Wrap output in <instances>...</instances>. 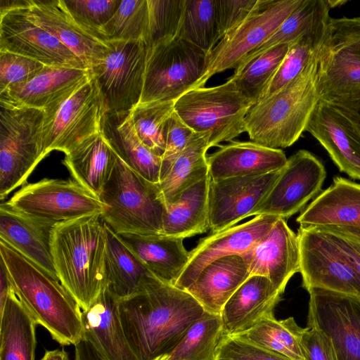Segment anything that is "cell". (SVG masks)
Wrapping results in <instances>:
<instances>
[{"label": "cell", "mask_w": 360, "mask_h": 360, "mask_svg": "<svg viewBox=\"0 0 360 360\" xmlns=\"http://www.w3.org/2000/svg\"><path fill=\"white\" fill-rule=\"evenodd\" d=\"M205 312L187 291L158 278L119 300L124 332L138 360H156L170 352Z\"/></svg>", "instance_id": "6da1fadb"}, {"label": "cell", "mask_w": 360, "mask_h": 360, "mask_svg": "<svg viewBox=\"0 0 360 360\" xmlns=\"http://www.w3.org/2000/svg\"><path fill=\"white\" fill-rule=\"evenodd\" d=\"M107 233L101 214L54 225L51 252L57 277L86 310L108 285L105 272Z\"/></svg>", "instance_id": "7a4b0ae2"}, {"label": "cell", "mask_w": 360, "mask_h": 360, "mask_svg": "<svg viewBox=\"0 0 360 360\" xmlns=\"http://www.w3.org/2000/svg\"><path fill=\"white\" fill-rule=\"evenodd\" d=\"M328 52L327 36L316 58L297 77L250 108L245 122L252 141L281 149L298 140L321 98L320 79Z\"/></svg>", "instance_id": "3957f363"}, {"label": "cell", "mask_w": 360, "mask_h": 360, "mask_svg": "<svg viewBox=\"0 0 360 360\" xmlns=\"http://www.w3.org/2000/svg\"><path fill=\"white\" fill-rule=\"evenodd\" d=\"M0 258L19 300L61 345L83 338L82 309L60 281L0 240Z\"/></svg>", "instance_id": "277c9868"}, {"label": "cell", "mask_w": 360, "mask_h": 360, "mask_svg": "<svg viewBox=\"0 0 360 360\" xmlns=\"http://www.w3.org/2000/svg\"><path fill=\"white\" fill-rule=\"evenodd\" d=\"M99 198L102 219L116 233L162 234L166 204L158 184L144 179L119 157Z\"/></svg>", "instance_id": "5b68a950"}, {"label": "cell", "mask_w": 360, "mask_h": 360, "mask_svg": "<svg viewBox=\"0 0 360 360\" xmlns=\"http://www.w3.org/2000/svg\"><path fill=\"white\" fill-rule=\"evenodd\" d=\"M252 105L229 78L218 86L187 91L175 101L174 111L194 132L208 133L211 148L245 132V118Z\"/></svg>", "instance_id": "8992f818"}, {"label": "cell", "mask_w": 360, "mask_h": 360, "mask_svg": "<svg viewBox=\"0 0 360 360\" xmlns=\"http://www.w3.org/2000/svg\"><path fill=\"white\" fill-rule=\"evenodd\" d=\"M0 200L26 184L44 158L41 135L44 111L0 104Z\"/></svg>", "instance_id": "52a82bcc"}, {"label": "cell", "mask_w": 360, "mask_h": 360, "mask_svg": "<svg viewBox=\"0 0 360 360\" xmlns=\"http://www.w3.org/2000/svg\"><path fill=\"white\" fill-rule=\"evenodd\" d=\"M207 56L179 37L148 47L140 103L175 101L193 89L205 72Z\"/></svg>", "instance_id": "ba28073f"}, {"label": "cell", "mask_w": 360, "mask_h": 360, "mask_svg": "<svg viewBox=\"0 0 360 360\" xmlns=\"http://www.w3.org/2000/svg\"><path fill=\"white\" fill-rule=\"evenodd\" d=\"M44 111L43 158L53 150L65 154L85 139L103 131L108 113L93 74L65 101Z\"/></svg>", "instance_id": "9c48e42d"}, {"label": "cell", "mask_w": 360, "mask_h": 360, "mask_svg": "<svg viewBox=\"0 0 360 360\" xmlns=\"http://www.w3.org/2000/svg\"><path fill=\"white\" fill-rule=\"evenodd\" d=\"M6 202L26 216L53 224L103 211L99 197L73 179H43L25 184Z\"/></svg>", "instance_id": "30bf717a"}, {"label": "cell", "mask_w": 360, "mask_h": 360, "mask_svg": "<svg viewBox=\"0 0 360 360\" xmlns=\"http://www.w3.org/2000/svg\"><path fill=\"white\" fill-rule=\"evenodd\" d=\"M103 60L91 70L108 113L131 111L141 101L148 46L144 41L108 40Z\"/></svg>", "instance_id": "8fae6325"}, {"label": "cell", "mask_w": 360, "mask_h": 360, "mask_svg": "<svg viewBox=\"0 0 360 360\" xmlns=\"http://www.w3.org/2000/svg\"><path fill=\"white\" fill-rule=\"evenodd\" d=\"M0 51L30 58L46 66L89 69L63 43L30 19L24 0H0Z\"/></svg>", "instance_id": "7c38bea8"}, {"label": "cell", "mask_w": 360, "mask_h": 360, "mask_svg": "<svg viewBox=\"0 0 360 360\" xmlns=\"http://www.w3.org/2000/svg\"><path fill=\"white\" fill-rule=\"evenodd\" d=\"M297 234L303 288L360 297V276L324 231L300 226Z\"/></svg>", "instance_id": "4fadbf2b"}, {"label": "cell", "mask_w": 360, "mask_h": 360, "mask_svg": "<svg viewBox=\"0 0 360 360\" xmlns=\"http://www.w3.org/2000/svg\"><path fill=\"white\" fill-rule=\"evenodd\" d=\"M304 0H273L272 3L224 36L207 53L205 72L194 89L203 87L213 75L236 69L262 45Z\"/></svg>", "instance_id": "5bb4252c"}, {"label": "cell", "mask_w": 360, "mask_h": 360, "mask_svg": "<svg viewBox=\"0 0 360 360\" xmlns=\"http://www.w3.org/2000/svg\"><path fill=\"white\" fill-rule=\"evenodd\" d=\"M326 177L324 165L317 157L308 150H298L287 159L277 180L251 216L287 220L319 195Z\"/></svg>", "instance_id": "9a60e30c"}, {"label": "cell", "mask_w": 360, "mask_h": 360, "mask_svg": "<svg viewBox=\"0 0 360 360\" xmlns=\"http://www.w3.org/2000/svg\"><path fill=\"white\" fill-rule=\"evenodd\" d=\"M307 326L329 341L336 360H360V297L313 288Z\"/></svg>", "instance_id": "2e32d148"}, {"label": "cell", "mask_w": 360, "mask_h": 360, "mask_svg": "<svg viewBox=\"0 0 360 360\" xmlns=\"http://www.w3.org/2000/svg\"><path fill=\"white\" fill-rule=\"evenodd\" d=\"M276 172L220 180L210 179L208 192L209 229L212 233L235 226L251 216L278 177Z\"/></svg>", "instance_id": "e0dca14e"}, {"label": "cell", "mask_w": 360, "mask_h": 360, "mask_svg": "<svg viewBox=\"0 0 360 360\" xmlns=\"http://www.w3.org/2000/svg\"><path fill=\"white\" fill-rule=\"evenodd\" d=\"M305 131L323 146L340 172L360 180V129L343 108L320 98Z\"/></svg>", "instance_id": "ac0fdd59"}, {"label": "cell", "mask_w": 360, "mask_h": 360, "mask_svg": "<svg viewBox=\"0 0 360 360\" xmlns=\"http://www.w3.org/2000/svg\"><path fill=\"white\" fill-rule=\"evenodd\" d=\"M278 219L269 215L255 216L202 238L190 252L188 262L174 285L186 290L207 264L223 257L245 253L269 232Z\"/></svg>", "instance_id": "d6986e66"}, {"label": "cell", "mask_w": 360, "mask_h": 360, "mask_svg": "<svg viewBox=\"0 0 360 360\" xmlns=\"http://www.w3.org/2000/svg\"><path fill=\"white\" fill-rule=\"evenodd\" d=\"M31 20L47 31L91 70L105 58L108 41L82 27L72 17L64 0H24Z\"/></svg>", "instance_id": "ffe728a7"}, {"label": "cell", "mask_w": 360, "mask_h": 360, "mask_svg": "<svg viewBox=\"0 0 360 360\" xmlns=\"http://www.w3.org/2000/svg\"><path fill=\"white\" fill-rule=\"evenodd\" d=\"M241 256L250 276L266 277L281 293L292 276L300 272L298 236L282 218H278L269 232Z\"/></svg>", "instance_id": "44dd1931"}, {"label": "cell", "mask_w": 360, "mask_h": 360, "mask_svg": "<svg viewBox=\"0 0 360 360\" xmlns=\"http://www.w3.org/2000/svg\"><path fill=\"white\" fill-rule=\"evenodd\" d=\"M89 69L46 66L31 80L0 93V104L49 110L69 98L91 77Z\"/></svg>", "instance_id": "7402d4cb"}, {"label": "cell", "mask_w": 360, "mask_h": 360, "mask_svg": "<svg viewBox=\"0 0 360 360\" xmlns=\"http://www.w3.org/2000/svg\"><path fill=\"white\" fill-rule=\"evenodd\" d=\"M283 293L266 277L251 275L236 290L221 312L224 335H240L273 317Z\"/></svg>", "instance_id": "603a6c76"}, {"label": "cell", "mask_w": 360, "mask_h": 360, "mask_svg": "<svg viewBox=\"0 0 360 360\" xmlns=\"http://www.w3.org/2000/svg\"><path fill=\"white\" fill-rule=\"evenodd\" d=\"M119 300L107 285L91 305L82 311L83 338L91 342L108 360H138L124 332Z\"/></svg>", "instance_id": "cb8c5ba5"}, {"label": "cell", "mask_w": 360, "mask_h": 360, "mask_svg": "<svg viewBox=\"0 0 360 360\" xmlns=\"http://www.w3.org/2000/svg\"><path fill=\"white\" fill-rule=\"evenodd\" d=\"M54 225L26 216L6 202L0 205V240L58 278L51 252Z\"/></svg>", "instance_id": "d4e9b609"}, {"label": "cell", "mask_w": 360, "mask_h": 360, "mask_svg": "<svg viewBox=\"0 0 360 360\" xmlns=\"http://www.w3.org/2000/svg\"><path fill=\"white\" fill-rule=\"evenodd\" d=\"M281 149L253 141H231L207 157L212 180L264 174L281 169L287 162Z\"/></svg>", "instance_id": "484cf974"}, {"label": "cell", "mask_w": 360, "mask_h": 360, "mask_svg": "<svg viewBox=\"0 0 360 360\" xmlns=\"http://www.w3.org/2000/svg\"><path fill=\"white\" fill-rule=\"evenodd\" d=\"M300 226L360 228V184L338 176L300 212Z\"/></svg>", "instance_id": "4316f807"}, {"label": "cell", "mask_w": 360, "mask_h": 360, "mask_svg": "<svg viewBox=\"0 0 360 360\" xmlns=\"http://www.w3.org/2000/svg\"><path fill=\"white\" fill-rule=\"evenodd\" d=\"M250 276L241 255L226 256L207 264L186 291L205 311L221 314L226 302Z\"/></svg>", "instance_id": "83f0119b"}, {"label": "cell", "mask_w": 360, "mask_h": 360, "mask_svg": "<svg viewBox=\"0 0 360 360\" xmlns=\"http://www.w3.org/2000/svg\"><path fill=\"white\" fill-rule=\"evenodd\" d=\"M117 158L103 130L70 149L65 154L63 163L73 180L99 197L113 173Z\"/></svg>", "instance_id": "f1b7e54d"}, {"label": "cell", "mask_w": 360, "mask_h": 360, "mask_svg": "<svg viewBox=\"0 0 360 360\" xmlns=\"http://www.w3.org/2000/svg\"><path fill=\"white\" fill-rule=\"evenodd\" d=\"M147 269L164 283L174 285L190 256L184 239L161 235L118 234Z\"/></svg>", "instance_id": "f546056e"}, {"label": "cell", "mask_w": 360, "mask_h": 360, "mask_svg": "<svg viewBox=\"0 0 360 360\" xmlns=\"http://www.w3.org/2000/svg\"><path fill=\"white\" fill-rule=\"evenodd\" d=\"M103 131L118 157L127 165L146 180L160 183L162 158L139 139L131 111L107 113Z\"/></svg>", "instance_id": "4dcf8cb0"}, {"label": "cell", "mask_w": 360, "mask_h": 360, "mask_svg": "<svg viewBox=\"0 0 360 360\" xmlns=\"http://www.w3.org/2000/svg\"><path fill=\"white\" fill-rule=\"evenodd\" d=\"M105 226L107 233L105 272L108 285L120 299H125L142 291L158 278L117 233L105 223Z\"/></svg>", "instance_id": "1f68e13d"}, {"label": "cell", "mask_w": 360, "mask_h": 360, "mask_svg": "<svg viewBox=\"0 0 360 360\" xmlns=\"http://www.w3.org/2000/svg\"><path fill=\"white\" fill-rule=\"evenodd\" d=\"M208 174L184 190L178 199L166 205L162 234L186 238L204 233L209 229Z\"/></svg>", "instance_id": "d6a6232c"}, {"label": "cell", "mask_w": 360, "mask_h": 360, "mask_svg": "<svg viewBox=\"0 0 360 360\" xmlns=\"http://www.w3.org/2000/svg\"><path fill=\"white\" fill-rule=\"evenodd\" d=\"M37 325L11 286L0 314V360H35Z\"/></svg>", "instance_id": "836d02e7"}, {"label": "cell", "mask_w": 360, "mask_h": 360, "mask_svg": "<svg viewBox=\"0 0 360 360\" xmlns=\"http://www.w3.org/2000/svg\"><path fill=\"white\" fill-rule=\"evenodd\" d=\"M208 133L195 132L185 149L158 184L165 204L175 202L187 188L209 174Z\"/></svg>", "instance_id": "e575fe53"}, {"label": "cell", "mask_w": 360, "mask_h": 360, "mask_svg": "<svg viewBox=\"0 0 360 360\" xmlns=\"http://www.w3.org/2000/svg\"><path fill=\"white\" fill-rule=\"evenodd\" d=\"M320 94L321 98L336 105L360 94V52L333 50L329 45L320 79Z\"/></svg>", "instance_id": "d590c367"}, {"label": "cell", "mask_w": 360, "mask_h": 360, "mask_svg": "<svg viewBox=\"0 0 360 360\" xmlns=\"http://www.w3.org/2000/svg\"><path fill=\"white\" fill-rule=\"evenodd\" d=\"M330 18L315 25L291 44L261 99L293 80L316 58L326 43Z\"/></svg>", "instance_id": "8d00e7d4"}, {"label": "cell", "mask_w": 360, "mask_h": 360, "mask_svg": "<svg viewBox=\"0 0 360 360\" xmlns=\"http://www.w3.org/2000/svg\"><path fill=\"white\" fill-rule=\"evenodd\" d=\"M224 337L221 315L205 311L170 352L156 360H216Z\"/></svg>", "instance_id": "74e56055"}, {"label": "cell", "mask_w": 360, "mask_h": 360, "mask_svg": "<svg viewBox=\"0 0 360 360\" xmlns=\"http://www.w3.org/2000/svg\"><path fill=\"white\" fill-rule=\"evenodd\" d=\"M292 43L277 45L239 64L229 77L253 105L262 98Z\"/></svg>", "instance_id": "f35d334b"}, {"label": "cell", "mask_w": 360, "mask_h": 360, "mask_svg": "<svg viewBox=\"0 0 360 360\" xmlns=\"http://www.w3.org/2000/svg\"><path fill=\"white\" fill-rule=\"evenodd\" d=\"M303 330L293 317L278 321L273 316L262 320L248 331L237 336L292 360H304L301 346Z\"/></svg>", "instance_id": "ab89813d"}, {"label": "cell", "mask_w": 360, "mask_h": 360, "mask_svg": "<svg viewBox=\"0 0 360 360\" xmlns=\"http://www.w3.org/2000/svg\"><path fill=\"white\" fill-rule=\"evenodd\" d=\"M327 0H304L262 45L239 64L253 58L271 48L292 43L321 20L329 18Z\"/></svg>", "instance_id": "60d3db41"}, {"label": "cell", "mask_w": 360, "mask_h": 360, "mask_svg": "<svg viewBox=\"0 0 360 360\" xmlns=\"http://www.w3.org/2000/svg\"><path fill=\"white\" fill-rule=\"evenodd\" d=\"M178 37L208 53L220 41L215 0H186Z\"/></svg>", "instance_id": "b9f144b4"}, {"label": "cell", "mask_w": 360, "mask_h": 360, "mask_svg": "<svg viewBox=\"0 0 360 360\" xmlns=\"http://www.w3.org/2000/svg\"><path fill=\"white\" fill-rule=\"evenodd\" d=\"M174 101L139 103L131 110L138 136L151 151L161 158L165 150L167 124L174 112Z\"/></svg>", "instance_id": "7bdbcfd3"}, {"label": "cell", "mask_w": 360, "mask_h": 360, "mask_svg": "<svg viewBox=\"0 0 360 360\" xmlns=\"http://www.w3.org/2000/svg\"><path fill=\"white\" fill-rule=\"evenodd\" d=\"M148 27V1L121 0L112 18L103 27L102 37L106 41L142 40L146 42Z\"/></svg>", "instance_id": "ee69618b"}, {"label": "cell", "mask_w": 360, "mask_h": 360, "mask_svg": "<svg viewBox=\"0 0 360 360\" xmlns=\"http://www.w3.org/2000/svg\"><path fill=\"white\" fill-rule=\"evenodd\" d=\"M148 47L178 37L186 0H147Z\"/></svg>", "instance_id": "f6af8a7d"}, {"label": "cell", "mask_w": 360, "mask_h": 360, "mask_svg": "<svg viewBox=\"0 0 360 360\" xmlns=\"http://www.w3.org/2000/svg\"><path fill=\"white\" fill-rule=\"evenodd\" d=\"M121 0H64L77 22L102 39V30L112 18Z\"/></svg>", "instance_id": "bcb514c9"}, {"label": "cell", "mask_w": 360, "mask_h": 360, "mask_svg": "<svg viewBox=\"0 0 360 360\" xmlns=\"http://www.w3.org/2000/svg\"><path fill=\"white\" fill-rule=\"evenodd\" d=\"M273 0H215L220 40L248 19L258 13Z\"/></svg>", "instance_id": "7dc6e473"}, {"label": "cell", "mask_w": 360, "mask_h": 360, "mask_svg": "<svg viewBox=\"0 0 360 360\" xmlns=\"http://www.w3.org/2000/svg\"><path fill=\"white\" fill-rule=\"evenodd\" d=\"M45 67L30 58L0 51V93L31 80Z\"/></svg>", "instance_id": "c3c4849f"}, {"label": "cell", "mask_w": 360, "mask_h": 360, "mask_svg": "<svg viewBox=\"0 0 360 360\" xmlns=\"http://www.w3.org/2000/svg\"><path fill=\"white\" fill-rule=\"evenodd\" d=\"M216 360H292L240 336L224 335Z\"/></svg>", "instance_id": "681fc988"}, {"label": "cell", "mask_w": 360, "mask_h": 360, "mask_svg": "<svg viewBox=\"0 0 360 360\" xmlns=\"http://www.w3.org/2000/svg\"><path fill=\"white\" fill-rule=\"evenodd\" d=\"M194 133L174 111L167 124L165 150L162 157L160 180L185 149Z\"/></svg>", "instance_id": "f907efd6"}, {"label": "cell", "mask_w": 360, "mask_h": 360, "mask_svg": "<svg viewBox=\"0 0 360 360\" xmlns=\"http://www.w3.org/2000/svg\"><path fill=\"white\" fill-rule=\"evenodd\" d=\"M328 41L333 50L347 49L360 52V16L330 18Z\"/></svg>", "instance_id": "816d5d0a"}, {"label": "cell", "mask_w": 360, "mask_h": 360, "mask_svg": "<svg viewBox=\"0 0 360 360\" xmlns=\"http://www.w3.org/2000/svg\"><path fill=\"white\" fill-rule=\"evenodd\" d=\"M301 346L304 360H336L329 341L315 328H304Z\"/></svg>", "instance_id": "f5cc1de1"}, {"label": "cell", "mask_w": 360, "mask_h": 360, "mask_svg": "<svg viewBox=\"0 0 360 360\" xmlns=\"http://www.w3.org/2000/svg\"><path fill=\"white\" fill-rule=\"evenodd\" d=\"M316 227L324 231L337 245L360 276V242L325 227Z\"/></svg>", "instance_id": "db71d44e"}, {"label": "cell", "mask_w": 360, "mask_h": 360, "mask_svg": "<svg viewBox=\"0 0 360 360\" xmlns=\"http://www.w3.org/2000/svg\"><path fill=\"white\" fill-rule=\"evenodd\" d=\"M75 360H108L91 342L82 338L75 345Z\"/></svg>", "instance_id": "11a10c76"}, {"label": "cell", "mask_w": 360, "mask_h": 360, "mask_svg": "<svg viewBox=\"0 0 360 360\" xmlns=\"http://www.w3.org/2000/svg\"><path fill=\"white\" fill-rule=\"evenodd\" d=\"M11 290V285L8 274L4 264L0 261V314L4 310Z\"/></svg>", "instance_id": "9f6ffc18"}, {"label": "cell", "mask_w": 360, "mask_h": 360, "mask_svg": "<svg viewBox=\"0 0 360 360\" xmlns=\"http://www.w3.org/2000/svg\"><path fill=\"white\" fill-rule=\"evenodd\" d=\"M338 105L343 108L348 112L360 129V94L357 98Z\"/></svg>", "instance_id": "6f0895ef"}, {"label": "cell", "mask_w": 360, "mask_h": 360, "mask_svg": "<svg viewBox=\"0 0 360 360\" xmlns=\"http://www.w3.org/2000/svg\"><path fill=\"white\" fill-rule=\"evenodd\" d=\"M328 229L342 233L360 242V228L351 226H321Z\"/></svg>", "instance_id": "680465c9"}, {"label": "cell", "mask_w": 360, "mask_h": 360, "mask_svg": "<svg viewBox=\"0 0 360 360\" xmlns=\"http://www.w3.org/2000/svg\"><path fill=\"white\" fill-rule=\"evenodd\" d=\"M40 360H70L64 349L47 350Z\"/></svg>", "instance_id": "91938a15"}, {"label": "cell", "mask_w": 360, "mask_h": 360, "mask_svg": "<svg viewBox=\"0 0 360 360\" xmlns=\"http://www.w3.org/2000/svg\"><path fill=\"white\" fill-rule=\"evenodd\" d=\"M327 2H328V4L330 7V8H334V7H336V6H342V4H345L347 2V1H341V0H338V1H331V0H327Z\"/></svg>", "instance_id": "94428289"}]
</instances>
